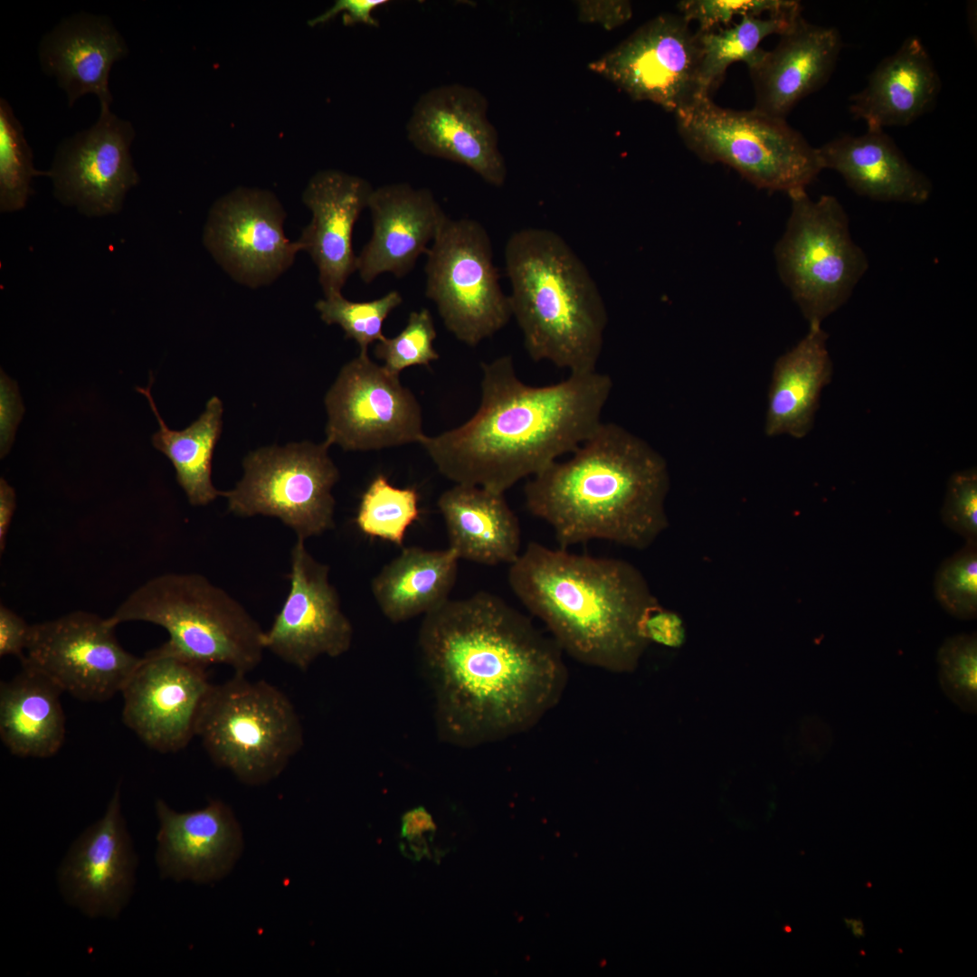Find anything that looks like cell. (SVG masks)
I'll return each mask as SVG.
<instances>
[{"label":"cell","mask_w":977,"mask_h":977,"mask_svg":"<svg viewBox=\"0 0 977 977\" xmlns=\"http://www.w3.org/2000/svg\"><path fill=\"white\" fill-rule=\"evenodd\" d=\"M481 400L463 424L420 444L455 484L505 493L574 452L602 423L612 382L597 371L532 386L511 356L481 364Z\"/></svg>","instance_id":"obj_2"},{"label":"cell","mask_w":977,"mask_h":977,"mask_svg":"<svg viewBox=\"0 0 977 977\" xmlns=\"http://www.w3.org/2000/svg\"><path fill=\"white\" fill-rule=\"evenodd\" d=\"M152 382L151 376L148 386L136 387L148 400L159 424V430L152 436V443L172 462L177 483L189 503L205 506L223 495L212 482V460L222 432L223 403L217 396H213L203 413L188 427L181 431L171 430L161 418L151 395Z\"/></svg>","instance_id":"obj_32"},{"label":"cell","mask_w":977,"mask_h":977,"mask_svg":"<svg viewBox=\"0 0 977 977\" xmlns=\"http://www.w3.org/2000/svg\"><path fill=\"white\" fill-rule=\"evenodd\" d=\"M282 220L270 194L242 189L213 208L206 242L236 276L250 283L264 281L287 269L303 251L299 241L285 237Z\"/></svg>","instance_id":"obj_20"},{"label":"cell","mask_w":977,"mask_h":977,"mask_svg":"<svg viewBox=\"0 0 977 977\" xmlns=\"http://www.w3.org/2000/svg\"><path fill=\"white\" fill-rule=\"evenodd\" d=\"M328 448L325 441H303L251 452L242 479L223 492L229 510L240 517H277L302 540L332 529V488L339 471Z\"/></svg>","instance_id":"obj_11"},{"label":"cell","mask_w":977,"mask_h":977,"mask_svg":"<svg viewBox=\"0 0 977 977\" xmlns=\"http://www.w3.org/2000/svg\"><path fill=\"white\" fill-rule=\"evenodd\" d=\"M679 14L688 22H696L698 31L728 26L737 15L761 16L789 14L802 9L793 0H683L677 5Z\"/></svg>","instance_id":"obj_40"},{"label":"cell","mask_w":977,"mask_h":977,"mask_svg":"<svg viewBox=\"0 0 977 977\" xmlns=\"http://www.w3.org/2000/svg\"><path fill=\"white\" fill-rule=\"evenodd\" d=\"M374 188L365 179L339 170L318 172L308 182L303 202L312 219L298 240L318 270L324 297L339 294L356 270L352 247L356 222L367 208Z\"/></svg>","instance_id":"obj_24"},{"label":"cell","mask_w":977,"mask_h":977,"mask_svg":"<svg viewBox=\"0 0 977 977\" xmlns=\"http://www.w3.org/2000/svg\"><path fill=\"white\" fill-rule=\"evenodd\" d=\"M31 625L24 618L0 604V656L24 657L29 641Z\"/></svg>","instance_id":"obj_44"},{"label":"cell","mask_w":977,"mask_h":977,"mask_svg":"<svg viewBox=\"0 0 977 977\" xmlns=\"http://www.w3.org/2000/svg\"><path fill=\"white\" fill-rule=\"evenodd\" d=\"M207 668L158 647L148 651L120 692L125 726L158 753L185 748L213 684Z\"/></svg>","instance_id":"obj_15"},{"label":"cell","mask_w":977,"mask_h":977,"mask_svg":"<svg viewBox=\"0 0 977 977\" xmlns=\"http://www.w3.org/2000/svg\"><path fill=\"white\" fill-rule=\"evenodd\" d=\"M325 442L345 451H375L417 442L422 431L421 406L399 375L367 354L346 363L325 396Z\"/></svg>","instance_id":"obj_13"},{"label":"cell","mask_w":977,"mask_h":977,"mask_svg":"<svg viewBox=\"0 0 977 977\" xmlns=\"http://www.w3.org/2000/svg\"><path fill=\"white\" fill-rule=\"evenodd\" d=\"M945 526L966 542H977V472L975 469L954 472L947 482L941 509Z\"/></svg>","instance_id":"obj_41"},{"label":"cell","mask_w":977,"mask_h":977,"mask_svg":"<svg viewBox=\"0 0 977 977\" xmlns=\"http://www.w3.org/2000/svg\"><path fill=\"white\" fill-rule=\"evenodd\" d=\"M632 8L629 1H580V21L597 23L611 30L625 24L631 18Z\"/></svg>","instance_id":"obj_46"},{"label":"cell","mask_w":977,"mask_h":977,"mask_svg":"<svg viewBox=\"0 0 977 977\" xmlns=\"http://www.w3.org/2000/svg\"><path fill=\"white\" fill-rule=\"evenodd\" d=\"M680 14H659L588 68L632 100L650 101L675 113L699 95L697 32Z\"/></svg>","instance_id":"obj_14"},{"label":"cell","mask_w":977,"mask_h":977,"mask_svg":"<svg viewBox=\"0 0 977 977\" xmlns=\"http://www.w3.org/2000/svg\"><path fill=\"white\" fill-rule=\"evenodd\" d=\"M640 629L649 643L676 649L680 648L686 640V628L681 616L659 603L646 612Z\"/></svg>","instance_id":"obj_42"},{"label":"cell","mask_w":977,"mask_h":977,"mask_svg":"<svg viewBox=\"0 0 977 977\" xmlns=\"http://www.w3.org/2000/svg\"><path fill=\"white\" fill-rule=\"evenodd\" d=\"M16 507V495L14 488L4 479H0V552L5 548L7 534Z\"/></svg>","instance_id":"obj_48"},{"label":"cell","mask_w":977,"mask_h":977,"mask_svg":"<svg viewBox=\"0 0 977 977\" xmlns=\"http://www.w3.org/2000/svg\"><path fill=\"white\" fill-rule=\"evenodd\" d=\"M289 591L269 630L264 649L306 670L318 658L339 657L351 647L353 627L328 579V565L317 561L298 539L291 550Z\"/></svg>","instance_id":"obj_17"},{"label":"cell","mask_w":977,"mask_h":977,"mask_svg":"<svg viewBox=\"0 0 977 977\" xmlns=\"http://www.w3.org/2000/svg\"><path fill=\"white\" fill-rule=\"evenodd\" d=\"M110 624L158 625L168 640L158 648L209 667L223 664L246 675L262 659L264 631L227 592L199 574L167 573L135 589L107 617Z\"/></svg>","instance_id":"obj_6"},{"label":"cell","mask_w":977,"mask_h":977,"mask_svg":"<svg viewBox=\"0 0 977 977\" xmlns=\"http://www.w3.org/2000/svg\"><path fill=\"white\" fill-rule=\"evenodd\" d=\"M367 208L372 236L356 256V270L365 283L383 273H409L447 216L432 191L407 183L374 189Z\"/></svg>","instance_id":"obj_22"},{"label":"cell","mask_w":977,"mask_h":977,"mask_svg":"<svg viewBox=\"0 0 977 977\" xmlns=\"http://www.w3.org/2000/svg\"><path fill=\"white\" fill-rule=\"evenodd\" d=\"M62 694L48 678L26 666L1 682L0 738L12 754L49 758L60 751L66 735Z\"/></svg>","instance_id":"obj_30"},{"label":"cell","mask_w":977,"mask_h":977,"mask_svg":"<svg viewBox=\"0 0 977 977\" xmlns=\"http://www.w3.org/2000/svg\"><path fill=\"white\" fill-rule=\"evenodd\" d=\"M938 678L944 694L963 711L977 709V637L960 633L946 638L936 655Z\"/></svg>","instance_id":"obj_37"},{"label":"cell","mask_w":977,"mask_h":977,"mask_svg":"<svg viewBox=\"0 0 977 977\" xmlns=\"http://www.w3.org/2000/svg\"><path fill=\"white\" fill-rule=\"evenodd\" d=\"M33 155L22 124L11 105L0 99V209L14 212L23 209L33 193L31 183L35 175H45L33 166Z\"/></svg>","instance_id":"obj_35"},{"label":"cell","mask_w":977,"mask_h":977,"mask_svg":"<svg viewBox=\"0 0 977 977\" xmlns=\"http://www.w3.org/2000/svg\"><path fill=\"white\" fill-rule=\"evenodd\" d=\"M934 595L951 615L971 620L977 615V542L965 545L936 571Z\"/></svg>","instance_id":"obj_38"},{"label":"cell","mask_w":977,"mask_h":977,"mask_svg":"<svg viewBox=\"0 0 977 977\" xmlns=\"http://www.w3.org/2000/svg\"><path fill=\"white\" fill-rule=\"evenodd\" d=\"M128 53L127 43L111 19L86 12L63 18L38 47L43 71L56 79L69 107L91 93L100 108H110L109 72Z\"/></svg>","instance_id":"obj_25"},{"label":"cell","mask_w":977,"mask_h":977,"mask_svg":"<svg viewBox=\"0 0 977 977\" xmlns=\"http://www.w3.org/2000/svg\"><path fill=\"white\" fill-rule=\"evenodd\" d=\"M449 548L459 559L484 565L511 564L521 554L518 518L504 493L455 484L438 499Z\"/></svg>","instance_id":"obj_28"},{"label":"cell","mask_w":977,"mask_h":977,"mask_svg":"<svg viewBox=\"0 0 977 977\" xmlns=\"http://www.w3.org/2000/svg\"><path fill=\"white\" fill-rule=\"evenodd\" d=\"M459 560L449 547L403 548L372 580V594L382 613L398 623L439 608L454 587Z\"/></svg>","instance_id":"obj_31"},{"label":"cell","mask_w":977,"mask_h":977,"mask_svg":"<svg viewBox=\"0 0 977 977\" xmlns=\"http://www.w3.org/2000/svg\"><path fill=\"white\" fill-rule=\"evenodd\" d=\"M821 325L807 334L774 363L768 390L764 432L769 437H805L812 429L822 389L833 365Z\"/></svg>","instance_id":"obj_29"},{"label":"cell","mask_w":977,"mask_h":977,"mask_svg":"<svg viewBox=\"0 0 977 977\" xmlns=\"http://www.w3.org/2000/svg\"><path fill=\"white\" fill-rule=\"evenodd\" d=\"M159 821L156 861L162 877L210 883L224 877L243 849L241 826L226 803L178 812L156 802Z\"/></svg>","instance_id":"obj_21"},{"label":"cell","mask_w":977,"mask_h":977,"mask_svg":"<svg viewBox=\"0 0 977 977\" xmlns=\"http://www.w3.org/2000/svg\"><path fill=\"white\" fill-rule=\"evenodd\" d=\"M824 169L839 173L856 194L879 202L921 204L932 194L930 179L905 157L884 129L842 135L817 147Z\"/></svg>","instance_id":"obj_27"},{"label":"cell","mask_w":977,"mask_h":977,"mask_svg":"<svg viewBox=\"0 0 977 977\" xmlns=\"http://www.w3.org/2000/svg\"><path fill=\"white\" fill-rule=\"evenodd\" d=\"M572 456L525 486L527 510L561 548L600 539L645 550L668 528L663 456L624 427L603 422Z\"/></svg>","instance_id":"obj_3"},{"label":"cell","mask_w":977,"mask_h":977,"mask_svg":"<svg viewBox=\"0 0 977 977\" xmlns=\"http://www.w3.org/2000/svg\"><path fill=\"white\" fill-rule=\"evenodd\" d=\"M17 384L3 370L0 376V451L1 458L9 451L17 425L24 413Z\"/></svg>","instance_id":"obj_43"},{"label":"cell","mask_w":977,"mask_h":977,"mask_svg":"<svg viewBox=\"0 0 977 977\" xmlns=\"http://www.w3.org/2000/svg\"><path fill=\"white\" fill-rule=\"evenodd\" d=\"M434 828L431 814L423 807L414 808L403 816L402 836L409 840L432 831Z\"/></svg>","instance_id":"obj_47"},{"label":"cell","mask_w":977,"mask_h":977,"mask_svg":"<svg viewBox=\"0 0 977 977\" xmlns=\"http://www.w3.org/2000/svg\"><path fill=\"white\" fill-rule=\"evenodd\" d=\"M674 116L688 149L703 161L734 168L758 188L788 194L806 189L823 170L817 147L785 119L723 108L711 97Z\"/></svg>","instance_id":"obj_8"},{"label":"cell","mask_w":977,"mask_h":977,"mask_svg":"<svg viewBox=\"0 0 977 977\" xmlns=\"http://www.w3.org/2000/svg\"><path fill=\"white\" fill-rule=\"evenodd\" d=\"M504 258L511 315L530 358L570 374L596 371L608 314L583 261L555 232L532 227L508 238Z\"/></svg>","instance_id":"obj_5"},{"label":"cell","mask_w":977,"mask_h":977,"mask_svg":"<svg viewBox=\"0 0 977 977\" xmlns=\"http://www.w3.org/2000/svg\"><path fill=\"white\" fill-rule=\"evenodd\" d=\"M115 628L108 618L85 611L32 624L22 666L81 701L109 700L141 660L120 645Z\"/></svg>","instance_id":"obj_12"},{"label":"cell","mask_w":977,"mask_h":977,"mask_svg":"<svg viewBox=\"0 0 977 977\" xmlns=\"http://www.w3.org/2000/svg\"><path fill=\"white\" fill-rule=\"evenodd\" d=\"M406 131L423 155L466 166L492 185L505 183L498 133L488 119V101L476 89L452 83L425 91L413 108Z\"/></svg>","instance_id":"obj_18"},{"label":"cell","mask_w":977,"mask_h":977,"mask_svg":"<svg viewBox=\"0 0 977 977\" xmlns=\"http://www.w3.org/2000/svg\"><path fill=\"white\" fill-rule=\"evenodd\" d=\"M387 3V0H337L329 9L308 21V24L317 26L328 22L337 14L342 13V20L345 25L362 23L377 27L378 22L372 15V13Z\"/></svg>","instance_id":"obj_45"},{"label":"cell","mask_w":977,"mask_h":977,"mask_svg":"<svg viewBox=\"0 0 977 977\" xmlns=\"http://www.w3.org/2000/svg\"><path fill=\"white\" fill-rule=\"evenodd\" d=\"M420 514L416 489L394 487L378 475L363 493L355 522L365 536L402 545Z\"/></svg>","instance_id":"obj_34"},{"label":"cell","mask_w":977,"mask_h":977,"mask_svg":"<svg viewBox=\"0 0 977 977\" xmlns=\"http://www.w3.org/2000/svg\"><path fill=\"white\" fill-rule=\"evenodd\" d=\"M780 36L749 72L755 97L753 109L785 119L801 100L829 81L843 43L835 27L811 24L802 15Z\"/></svg>","instance_id":"obj_23"},{"label":"cell","mask_w":977,"mask_h":977,"mask_svg":"<svg viewBox=\"0 0 977 977\" xmlns=\"http://www.w3.org/2000/svg\"><path fill=\"white\" fill-rule=\"evenodd\" d=\"M425 255V295L457 339L475 346L508 323V296L499 283L489 235L479 222L446 216Z\"/></svg>","instance_id":"obj_10"},{"label":"cell","mask_w":977,"mask_h":977,"mask_svg":"<svg viewBox=\"0 0 977 977\" xmlns=\"http://www.w3.org/2000/svg\"><path fill=\"white\" fill-rule=\"evenodd\" d=\"M136 867L117 786L103 816L71 846L58 871L59 887L84 915L116 918L132 894Z\"/></svg>","instance_id":"obj_19"},{"label":"cell","mask_w":977,"mask_h":977,"mask_svg":"<svg viewBox=\"0 0 977 977\" xmlns=\"http://www.w3.org/2000/svg\"><path fill=\"white\" fill-rule=\"evenodd\" d=\"M941 79L922 41L906 38L870 73L867 85L849 98V112L867 128L905 127L930 111Z\"/></svg>","instance_id":"obj_26"},{"label":"cell","mask_w":977,"mask_h":977,"mask_svg":"<svg viewBox=\"0 0 977 977\" xmlns=\"http://www.w3.org/2000/svg\"><path fill=\"white\" fill-rule=\"evenodd\" d=\"M801 15L802 9L768 17L745 16L732 26L705 32L697 30L699 95L711 97L731 64L743 62L748 69L757 64L766 52L760 48L761 42L769 35L783 34Z\"/></svg>","instance_id":"obj_33"},{"label":"cell","mask_w":977,"mask_h":977,"mask_svg":"<svg viewBox=\"0 0 977 977\" xmlns=\"http://www.w3.org/2000/svg\"><path fill=\"white\" fill-rule=\"evenodd\" d=\"M788 195L791 213L773 251L777 270L809 326L821 325L849 300L868 261L837 197L812 200L806 189Z\"/></svg>","instance_id":"obj_9"},{"label":"cell","mask_w":977,"mask_h":977,"mask_svg":"<svg viewBox=\"0 0 977 977\" xmlns=\"http://www.w3.org/2000/svg\"><path fill=\"white\" fill-rule=\"evenodd\" d=\"M418 646L441 740L475 747L523 733L560 700L563 650L488 592L424 615Z\"/></svg>","instance_id":"obj_1"},{"label":"cell","mask_w":977,"mask_h":977,"mask_svg":"<svg viewBox=\"0 0 977 977\" xmlns=\"http://www.w3.org/2000/svg\"><path fill=\"white\" fill-rule=\"evenodd\" d=\"M844 924L850 934L856 938H863L866 935V927L863 921L858 917H845Z\"/></svg>","instance_id":"obj_49"},{"label":"cell","mask_w":977,"mask_h":977,"mask_svg":"<svg viewBox=\"0 0 977 977\" xmlns=\"http://www.w3.org/2000/svg\"><path fill=\"white\" fill-rule=\"evenodd\" d=\"M437 333L431 312L427 308L410 313L404 328L395 337H386L375 346V355L384 362V366L399 375L413 365H429L439 358L433 347Z\"/></svg>","instance_id":"obj_39"},{"label":"cell","mask_w":977,"mask_h":977,"mask_svg":"<svg viewBox=\"0 0 977 977\" xmlns=\"http://www.w3.org/2000/svg\"><path fill=\"white\" fill-rule=\"evenodd\" d=\"M402 302V295L397 290H391L379 299L360 302L348 300L339 293L319 299L316 308L325 323L338 325L345 332L346 338L355 340L360 353L367 354L371 344L384 337V322Z\"/></svg>","instance_id":"obj_36"},{"label":"cell","mask_w":977,"mask_h":977,"mask_svg":"<svg viewBox=\"0 0 977 977\" xmlns=\"http://www.w3.org/2000/svg\"><path fill=\"white\" fill-rule=\"evenodd\" d=\"M196 736L216 765L248 785L278 777L304 743L290 699L265 680L235 673L212 684L198 716Z\"/></svg>","instance_id":"obj_7"},{"label":"cell","mask_w":977,"mask_h":977,"mask_svg":"<svg viewBox=\"0 0 977 977\" xmlns=\"http://www.w3.org/2000/svg\"><path fill=\"white\" fill-rule=\"evenodd\" d=\"M130 121L100 108L97 121L60 143L48 176L57 199L88 216L118 213L139 176L130 146Z\"/></svg>","instance_id":"obj_16"},{"label":"cell","mask_w":977,"mask_h":977,"mask_svg":"<svg viewBox=\"0 0 977 977\" xmlns=\"http://www.w3.org/2000/svg\"><path fill=\"white\" fill-rule=\"evenodd\" d=\"M507 581L563 652L612 672L637 668L650 644L641 621L659 602L635 565L531 542L509 564Z\"/></svg>","instance_id":"obj_4"}]
</instances>
